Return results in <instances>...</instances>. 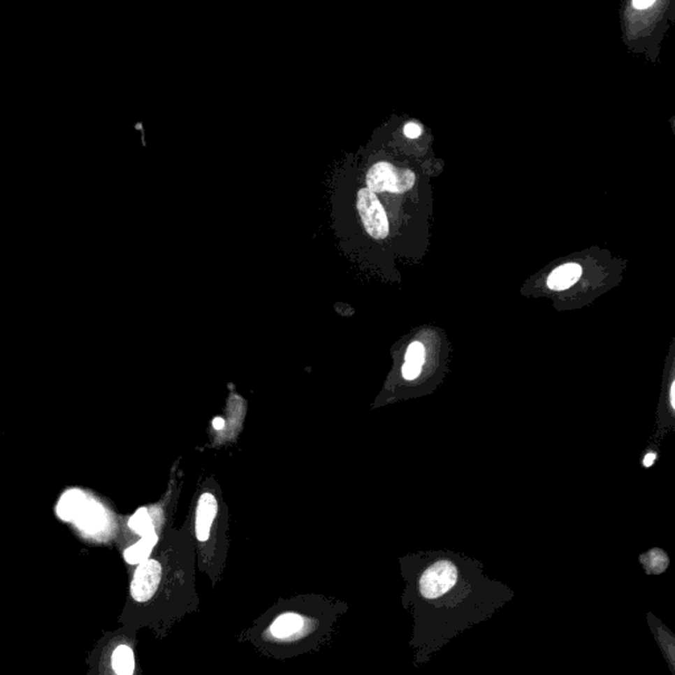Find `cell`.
Wrapping results in <instances>:
<instances>
[{
	"instance_id": "cell-1",
	"label": "cell",
	"mask_w": 675,
	"mask_h": 675,
	"mask_svg": "<svg viewBox=\"0 0 675 675\" xmlns=\"http://www.w3.org/2000/svg\"><path fill=\"white\" fill-rule=\"evenodd\" d=\"M416 175L409 169H397L392 164L380 161L373 164L365 175L367 189L375 194L395 193L401 194L414 187Z\"/></svg>"
},
{
	"instance_id": "cell-2",
	"label": "cell",
	"mask_w": 675,
	"mask_h": 675,
	"mask_svg": "<svg viewBox=\"0 0 675 675\" xmlns=\"http://www.w3.org/2000/svg\"><path fill=\"white\" fill-rule=\"evenodd\" d=\"M356 208L368 235L377 240L386 238L389 233V222L384 206L377 196L367 187L361 189L356 196Z\"/></svg>"
},
{
	"instance_id": "cell-3",
	"label": "cell",
	"mask_w": 675,
	"mask_h": 675,
	"mask_svg": "<svg viewBox=\"0 0 675 675\" xmlns=\"http://www.w3.org/2000/svg\"><path fill=\"white\" fill-rule=\"evenodd\" d=\"M458 576L456 567L449 560H440L423 572L419 588L426 599H438L454 587Z\"/></svg>"
},
{
	"instance_id": "cell-4",
	"label": "cell",
	"mask_w": 675,
	"mask_h": 675,
	"mask_svg": "<svg viewBox=\"0 0 675 675\" xmlns=\"http://www.w3.org/2000/svg\"><path fill=\"white\" fill-rule=\"evenodd\" d=\"M163 576L161 565L154 559L140 563L131 582V596L139 603L151 600L156 594Z\"/></svg>"
},
{
	"instance_id": "cell-5",
	"label": "cell",
	"mask_w": 675,
	"mask_h": 675,
	"mask_svg": "<svg viewBox=\"0 0 675 675\" xmlns=\"http://www.w3.org/2000/svg\"><path fill=\"white\" fill-rule=\"evenodd\" d=\"M73 523L77 525V528L81 532L89 536L99 535L101 532L105 530L106 524H107L105 507L101 502L90 499V496L87 495L75 514Z\"/></svg>"
},
{
	"instance_id": "cell-6",
	"label": "cell",
	"mask_w": 675,
	"mask_h": 675,
	"mask_svg": "<svg viewBox=\"0 0 675 675\" xmlns=\"http://www.w3.org/2000/svg\"><path fill=\"white\" fill-rule=\"evenodd\" d=\"M218 513V501L210 492H205L199 498L196 514V535L201 542L209 539L211 526Z\"/></svg>"
},
{
	"instance_id": "cell-7",
	"label": "cell",
	"mask_w": 675,
	"mask_h": 675,
	"mask_svg": "<svg viewBox=\"0 0 675 675\" xmlns=\"http://www.w3.org/2000/svg\"><path fill=\"white\" fill-rule=\"evenodd\" d=\"M581 276L582 267L576 263H567L550 273L547 279V286L551 291H566L581 279Z\"/></svg>"
},
{
	"instance_id": "cell-8",
	"label": "cell",
	"mask_w": 675,
	"mask_h": 675,
	"mask_svg": "<svg viewBox=\"0 0 675 675\" xmlns=\"http://www.w3.org/2000/svg\"><path fill=\"white\" fill-rule=\"evenodd\" d=\"M86 496L87 493L78 488L69 489L64 492L62 496L59 498V504L56 508V512L59 514V518L66 523H73Z\"/></svg>"
},
{
	"instance_id": "cell-9",
	"label": "cell",
	"mask_w": 675,
	"mask_h": 675,
	"mask_svg": "<svg viewBox=\"0 0 675 675\" xmlns=\"http://www.w3.org/2000/svg\"><path fill=\"white\" fill-rule=\"evenodd\" d=\"M157 541H159V537L156 535V532L148 536L141 537L139 542L126 549L124 551L126 562L129 565H140L145 562L151 554L152 549L156 546Z\"/></svg>"
},
{
	"instance_id": "cell-10",
	"label": "cell",
	"mask_w": 675,
	"mask_h": 675,
	"mask_svg": "<svg viewBox=\"0 0 675 675\" xmlns=\"http://www.w3.org/2000/svg\"><path fill=\"white\" fill-rule=\"evenodd\" d=\"M303 627V618L297 614H284L270 625V633L277 639L291 637Z\"/></svg>"
},
{
	"instance_id": "cell-11",
	"label": "cell",
	"mask_w": 675,
	"mask_h": 675,
	"mask_svg": "<svg viewBox=\"0 0 675 675\" xmlns=\"http://www.w3.org/2000/svg\"><path fill=\"white\" fill-rule=\"evenodd\" d=\"M111 664L117 675H133L135 657L132 649L127 645H119L112 653Z\"/></svg>"
},
{
	"instance_id": "cell-12",
	"label": "cell",
	"mask_w": 675,
	"mask_h": 675,
	"mask_svg": "<svg viewBox=\"0 0 675 675\" xmlns=\"http://www.w3.org/2000/svg\"><path fill=\"white\" fill-rule=\"evenodd\" d=\"M129 526L136 535L141 537L148 536L154 533V525L147 508H140L135 514L129 518Z\"/></svg>"
},
{
	"instance_id": "cell-13",
	"label": "cell",
	"mask_w": 675,
	"mask_h": 675,
	"mask_svg": "<svg viewBox=\"0 0 675 675\" xmlns=\"http://www.w3.org/2000/svg\"><path fill=\"white\" fill-rule=\"evenodd\" d=\"M641 562L649 574H661L662 571L666 570L669 565L667 556L660 549H654L649 553H646L645 556H642Z\"/></svg>"
},
{
	"instance_id": "cell-14",
	"label": "cell",
	"mask_w": 675,
	"mask_h": 675,
	"mask_svg": "<svg viewBox=\"0 0 675 675\" xmlns=\"http://www.w3.org/2000/svg\"><path fill=\"white\" fill-rule=\"evenodd\" d=\"M423 361H425V347H423V344L419 343V342L410 343V346L407 349L405 363L422 368Z\"/></svg>"
},
{
	"instance_id": "cell-15",
	"label": "cell",
	"mask_w": 675,
	"mask_h": 675,
	"mask_svg": "<svg viewBox=\"0 0 675 675\" xmlns=\"http://www.w3.org/2000/svg\"><path fill=\"white\" fill-rule=\"evenodd\" d=\"M421 370H422L421 367L404 363V365H402V376H404L405 380H414V379L419 377Z\"/></svg>"
},
{
	"instance_id": "cell-16",
	"label": "cell",
	"mask_w": 675,
	"mask_h": 675,
	"mask_svg": "<svg viewBox=\"0 0 675 675\" xmlns=\"http://www.w3.org/2000/svg\"><path fill=\"white\" fill-rule=\"evenodd\" d=\"M404 133L409 139H417L422 133V127L417 123H407L404 129Z\"/></svg>"
},
{
	"instance_id": "cell-17",
	"label": "cell",
	"mask_w": 675,
	"mask_h": 675,
	"mask_svg": "<svg viewBox=\"0 0 675 675\" xmlns=\"http://www.w3.org/2000/svg\"><path fill=\"white\" fill-rule=\"evenodd\" d=\"M654 4H655V1H654V0H633V1H632V6H633L636 10H639V11L646 10V8L652 7V6H654Z\"/></svg>"
},
{
	"instance_id": "cell-18",
	"label": "cell",
	"mask_w": 675,
	"mask_h": 675,
	"mask_svg": "<svg viewBox=\"0 0 675 675\" xmlns=\"http://www.w3.org/2000/svg\"><path fill=\"white\" fill-rule=\"evenodd\" d=\"M224 425H226V421L222 417H215L212 421V426H214L215 430H222L224 428Z\"/></svg>"
},
{
	"instance_id": "cell-19",
	"label": "cell",
	"mask_w": 675,
	"mask_h": 675,
	"mask_svg": "<svg viewBox=\"0 0 675 675\" xmlns=\"http://www.w3.org/2000/svg\"><path fill=\"white\" fill-rule=\"evenodd\" d=\"M654 460H655V454L654 453H649V454L644 458V462L642 463H644V466L645 467H651L654 463Z\"/></svg>"
},
{
	"instance_id": "cell-20",
	"label": "cell",
	"mask_w": 675,
	"mask_h": 675,
	"mask_svg": "<svg viewBox=\"0 0 675 675\" xmlns=\"http://www.w3.org/2000/svg\"><path fill=\"white\" fill-rule=\"evenodd\" d=\"M675 384L673 383L672 384V388H670V404H672V407L674 409L675 407Z\"/></svg>"
}]
</instances>
